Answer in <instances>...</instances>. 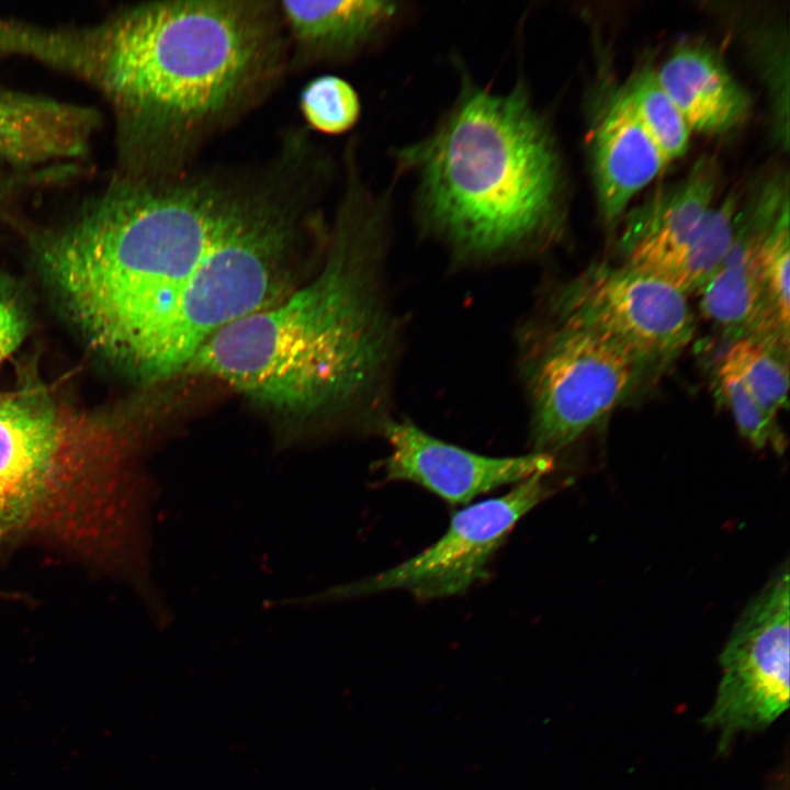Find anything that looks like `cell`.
Returning <instances> with one entry per match:
<instances>
[{
	"mask_svg": "<svg viewBox=\"0 0 790 790\" xmlns=\"http://www.w3.org/2000/svg\"><path fill=\"white\" fill-rule=\"evenodd\" d=\"M0 53L97 88L119 127L122 176L161 179L261 105L289 72L273 0H162L87 26L0 23Z\"/></svg>",
	"mask_w": 790,
	"mask_h": 790,
	"instance_id": "1",
	"label": "cell"
},
{
	"mask_svg": "<svg viewBox=\"0 0 790 790\" xmlns=\"http://www.w3.org/2000/svg\"><path fill=\"white\" fill-rule=\"evenodd\" d=\"M341 167L342 187L314 278L217 331L188 369L282 413L362 407L379 430L387 419L382 411L399 340L383 289L396 183H369L356 150L342 155Z\"/></svg>",
	"mask_w": 790,
	"mask_h": 790,
	"instance_id": "2",
	"label": "cell"
},
{
	"mask_svg": "<svg viewBox=\"0 0 790 790\" xmlns=\"http://www.w3.org/2000/svg\"><path fill=\"white\" fill-rule=\"evenodd\" d=\"M251 179V167L120 176L42 238L47 280L92 350L148 381L168 323Z\"/></svg>",
	"mask_w": 790,
	"mask_h": 790,
	"instance_id": "3",
	"label": "cell"
},
{
	"mask_svg": "<svg viewBox=\"0 0 790 790\" xmlns=\"http://www.w3.org/2000/svg\"><path fill=\"white\" fill-rule=\"evenodd\" d=\"M455 93L421 136L388 150L411 184L421 236L458 261L538 255L566 223L567 177L552 124L522 75L497 90L452 59Z\"/></svg>",
	"mask_w": 790,
	"mask_h": 790,
	"instance_id": "4",
	"label": "cell"
},
{
	"mask_svg": "<svg viewBox=\"0 0 790 790\" xmlns=\"http://www.w3.org/2000/svg\"><path fill=\"white\" fill-rule=\"evenodd\" d=\"M519 335L532 452L554 455L598 425L629 394L640 364L601 336L546 314Z\"/></svg>",
	"mask_w": 790,
	"mask_h": 790,
	"instance_id": "5",
	"label": "cell"
},
{
	"mask_svg": "<svg viewBox=\"0 0 790 790\" xmlns=\"http://www.w3.org/2000/svg\"><path fill=\"white\" fill-rule=\"evenodd\" d=\"M548 314L601 336L642 370L668 364L695 335L686 295L625 264L589 266L553 293Z\"/></svg>",
	"mask_w": 790,
	"mask_h": 790,
	"instance_id": "6",
	"label": "cell"
},
{
	"mask_svg": "<svg viewBox=\"0 0 790 790\" xmlns=\"http://www.w3.org/2000/svg\"><path fill=\"white\" fill-rule=\"evenodd\" d=\"M789 580L786 563L747 603L720 654L721 679L701 722L722 753L789 707Z\"/></svg>",
	"mask_w": 790,
	"mask_h": 790,
	"instance_id": "7",
	"label": "cell"
},
{
	"mask_svg": "<svg viewBox=\"0 0 790 790\" xmlns=\"http://www.w3.org/2000/svg\"><path fill=\"white\" fill-rule=\"evenodd\" d=\"M544 476H532L505 495L455 511L447 531L427 549L387 571L342 585L321 597L347 598L403 589L420 600H429L466 591L486 576L488 563L517 522L551 494Z\"/></svg>",
	"mask_w": 790,
	"mask_h": 790,
	"instance_id": "8",
	"label": "cell"
},
{
	"mask_svg": "<svg viewBox=\"0 0 790 790\" xmlns=\"http://www.w3.org/2000/svg\"><path fill=\"white\" fill-rule=\"evenodd\" d=\"M82 430L43 396L0 394V537L30 520Z\"/></svg>",
	"mask_w": 790,
	"mask_h": 790,
	"instance_id": "9",
	"label": "cell"
},
{
	"mask_svg": "<svg viewBox=\"0 0 790 790\" xmlns=\"http://www.w3.org/2000/svg\"><path fill=\"white\" fill-rule=\"evenodd\" d=\"M379 431L391 448L382 464L386 481L417 484L452 505L546 475L554 467V455L545 453L488 456L469 451L427 433L404 417L387 418Z\"/></svg>",
	"mask_w": 790,
	"mask_h": 790,
	"instance_id": "10",
	"label": "cell"
},
{
	"mask_svg": "<svg viewBox=\"0 0 790 790\" xmlns=\"http://www.w3.org/2000/svg\"><path fill=\"white\" fill-rule=\"evenodd\" d=\"M289 72L343 65L388 44L413 18L411 2L390 0L278 1Z\"/></svg>",
	"mask_w": 790,
	"mask_h": 790,
	"instance_id": "11",
	"label": "cell"
},
{
	"mask_svg": "<svg viewBox=\"0 0 790 790\" xmlns=\"http://www.w3.org/2000/svg\"><path fill=\"white\" fill-rule=\"evenodd\" d=\"M737 211L729 250L698 293L703 315L729 334L771 345L761 273L763 249L779 212L789 202L788 180L772 179Z\"/></svg>",
	"mask_w": 790,
	"mask_h": 790,
	"instance_id": "12",
	"label": "cell"
},
{
	"mask_svg": "<svg viewBox=\"0 0 790 790\" xmlns=\"http://www.w3.org/2000/svg\"><path fill=\"white\" fill-rule=\"evenodd\" d=\"M719 176L715 160L701 157L682 180L630 214L621 241L623 264L665 282L712 207Z\"/></svg>",
	"mask_w": 790,
	"mask_h": 790,
	"instance_id": "13",
	"label": "cell"
},
{
	"mask_svg": "<svg viewBox=\"0 0 790 790\" xmlns=\"http://www.w3.org/2000/svg\"><path fill=\"white\" fill-rule=\"evenodd\" d=\"M590 161L599 214L608 227L631 199L667 165L643 127L623 87L606 94L590 133Z\"/></svg>",
	"mask_w": 790,
	"mask_h": 790,
	"instance_id": "14",
	"label": "cell"
},
{
	"mask_svg": "<svg viewBox=\"0 0 790 790\" xmlns=\"http://www.w3.org/2000/svg\"><path fill=\"white\" fill-rule=\"evenodd\" d=\"M655 71L690 131L724 134L744 123L749 114V94L707 47L680 46Z\"/></svg>",
	"mask_w": 790,
	"mask_h": 790,
	"instance_id": "15",
	"label": "cell"
},
{
	"mask_svg": "<svg viewBox=\"0 0 790 790\" xmlns=\"http://www.w3.org/2000/svg\"><path fill=\"white\" fill-rule=\"evenodd\" d=\"M737 211L738 196L735 193L729 194L721 204L712 206L665 282L685 295L699 293L729 250Z\"/></svg>",
	"mask_w": 790,
	"mask_h": 790,
	"instance_id": "16",
	"label": "cell"
},
{
	"mask_svg": "<svg viewBox=\"0 0 790 790\" xmlns=\"http://www.w3.org/2000/svg\"><path fill=\"white\" fill-rule=\"evenodd\" d=\"M643 127L665 161L681 157L688 149L690 128L681 112L661 86L656 71L644 67L623 86Z\"/></svg>",
	"mask_w": 790,
	"mask_h": 790,
	"instance_id": "17",
	"label": "cell"
},
{
	"mask_svg": "<svg viewBox=\"0 0 790 790\" xmlns=\"http://www.w3.org/2000/svg\"><path fill=\"white\" fill-rule=\"evenodd\" d=\"M766 413L777 419L788 405V356L751 337H738L723 354Z\"/></svg>",
	"mask_w": 790,
	"mask_h": 790,
	"instance_id": "18",
	"label": "cell"
},
{
	"mask_svg": "<svg viewBox=\"0 0 790 790\" xmlns=\"http://www.w3.org/2000/svg\"><path fill=\"white\" fill-rule=\"evenodd\" d=\"M789 202L779 212L765 240L761 273L766 319L772 343L789 351Z\"/></svg>",
	"mask_w": 790,
	"mask_h": 790,
	"instance_id": "19",
	"label": "cell"
},
{
	"mask_svg": "<svg viewBox=\"0 0 790 790\" xmlns=\"http://www.w3.org/2000/svg\"><path fill=\"white\" fill-rule=\"evenodd\" d=\"M298 106L309 131L331 136L351 132L362 115L359 92L336 75L309 80L300 93Z\"/></svg>",
	"mask_w": 790,
	"mask_h": 790,
	"instance_id": "20",
	"label": "cell"
},
{
	"mask_svg": "<svg viewBox=\"0 0 790 790\" xmlns=\"http://www.w3.org/2000/svg\"><path fill=\"white\" fill-rule=\"evenodd\" d=\"M719 391L729 406L740 435L755 449H786L787 440L777 419L769 416L737 374L723 361L718 368Z\"/></svg>",
	"mask_w": 790,
	"mask_h": 790,
	"instance_id": "21",
	"label": "cell"
},
{
	"mask_svg": "<svg viewBox=\"0 0 790 790\" xmlns=\"http://www.w3.org/2000/svg\"><path fill=\"white\" fill-rule=\"evenodd\" d=\"M25 320L13 301L0 294V363L22 342Z\"/></svg>",
	"mask_w": 790,
	"mask_h": 790,
	"instance_id": "22",
	"label": "cell"
},
{
	"mask_svg": "<svg viewBox=\"0 0 790 790\" xmlns=\"http://www.w3.org/2000/svg\"><path fill=\"white\" fill-rule=\"evenodd\" d=\"M35 174L27 172L5 173L0 171V202H3L12 193H15L21 185L30 183V176Z\"/></svg>",
	"mask_w": 790,
	"mask_h": 790,
	"instance_id": "23",
	"label": "cell"
}]
</instances>
